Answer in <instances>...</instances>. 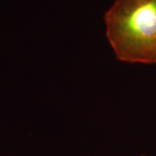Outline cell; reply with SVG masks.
<instances>
[{
    "mask_svg": "<svg viewBox=\"0 0 156 156\" xmlns=\"http://www.w3.org/2000/svg\"><path fill=\"white\" fill-rule=\"evenodd\" d=\"M104 20L118 60L156 64V0H116Z\"/></svg>",
    "mask_w": 156,
    "mask_h": 156,
    "instance_id": "obj_1",
    "label": "cell"
}]
</instances>
